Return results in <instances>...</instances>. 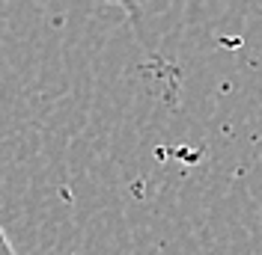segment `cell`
<instances>
[{"mask_svg":"<svg viewBox=\"0 0 262 255\" xmlns=\"http://www.w3.org/2000/svg\"><path fill=\"white\" fill-rule=\"evenodd\" d=\"M0 255H18V252H15V246H12V240L6 238L3 225H0Z\"/></svg>","mask_w":262,"mask_h":255,"instance_id":"obj_1","label":"cell"},{"mask_svg":"<svg viewBox=\"0 0 262 255\" xmlns=\"http://www.w3.org/2000/svg\"><path fill=\"white\" fill-rule=\"evenodd\" d=\"M96 3H111V6H137V3H140V0H96Z\"/></svg>","mask_w":262,"mask_h":255,"instance_id":"obj_2","label":"cell"}]
</instances>
